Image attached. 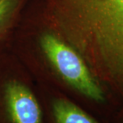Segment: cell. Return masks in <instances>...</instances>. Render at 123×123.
<instances>
[{"label":"cell","instance_id":"cell-1","mask_svg":"<svg viewBox=\"0 0 123 123\" xmlns=\"http://www.w3.org/2000/svg\"><path fill=\"white\" fill-rule=\"evenodd\" d=\"M8 49L37 83L55 89L96 116L110 120L122 106L52 24L38 0L28 2Z\"/></svg>","mask_w":123,"mask_h":123},{"label":"cell","instance_id":"cell-2","mask_svg":"<svg viewBox=\"0 0 123 123\" xmlns=\"http://www.w3.org/2000/svg\"><path fill=\"white\" fill-rule=\"evenodd\" d=\"M60 33L123 104V0H38Z\"/></svg>","mask_w":123,"mask_h":123},{"label":"cell","instance_id":"cell-3","mask_svg":"<svg viewBox=\"0 0 123 123\" xmlns=\"http://www.w3.org/2000/svg\"><path fill=\"white\" fill-rule=\"evenodd\" d=\"M0 123H44L36 82L9 49L0 53Z\"/></svg>","mask_w":123,"mask_h":123},{"label":"cell","instance_id":"cell-4","mask_svg":"<svg viewBox=\"0 0 123 123\" xmlns=\"http://www.w3.org/2000/svg\"><path fill=\"white\" fill-rule=\"evenodd\" d=\"M44 123H110L55 89L36 83Z\"/></svg>","mask_w":123,"mask_h":123},{"label":"cell","instance_id":"cell-5","mask_svg":"<svg viewBox=\"0 0 123 123\" xmlns=\"http://www.w3.org/2000/svg\"><path fill=\"white\" fill-rule=\"evenodd\" d=\"M30 0H0V53L9 49L12 36Z\"/></svg>","mask_w":123,"mask_h":123},{"label":"cell","instance_id":"cell-6","mask_svg":"<svg viewBox=\"0 0 123 123\" xmlns=\"http://www.w3.org/2000/svg\"><path fill=\"white\" fill-rule=\"evenodd\" d=\"M110 123H123V104L109 120Z\"/></svg>","mask_w":123,"mask_h":123}]
</instances>
